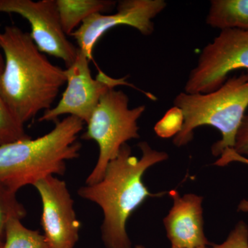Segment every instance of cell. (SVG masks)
Returning <instances> with one entry per match:
<instances>
[{
  "instance_id": "30bf717a",
  "label": "cell",
  "mask_w": 248,
  "mask_h": 248,
  "mask_svg": "<svg viewBox=\"0 0 248 248\" xmlns=\"http://www.w3.org/2000/svg\"><path fill=\"white\" fill-rule=\"evenodd\" d=\"M34 187L42 201L41 226L49 248H74L79 240L81 223L66 182L50 176Z\"/></svg>"
},
{
  "instance_id": "8992f818",
  "label": "cell",
  "mask_w": 248,
  "mask_h": 248,
  "mask_svg": "<svg viewBox=\"0 0 248 248\" xmlns=\"http://www.w3.org/2000/svg\"><path fill=\"white\" fill-rule=\"evenodd\" d=\"M237 70L248 72V30H222L202 50L184 92H213L224 84L230 73Z\"/></svg>"
},
{
  "instance_id": "7402d4cb",
  "label": "cell",
  "mask_w": 248,
  "mask_h": 248,
  "mask_svg": "<svg viewBox=\"0 0 248 248\" xmlns=\"http://www.w3.org/2000/svg\"><path fill=\"white\" fill-rule=\"evenodd\" d=\"M134 248H146L143 246H141V245H139V246H135Z\"/></svg>"
},
{
  "instance_id": "603a6c76",
  "label": "cell",
  "mask_w": 248,
  "mask_h": 248,
  "mask_svg": "<svg viewBox=\"0 0 248 248\" xmlns=\"http://www.w3.org/2000/svg\"><path fill=\"white\" fill-rule=\"evenodd\" d=\"M208 248L206 247V248Z\"/></svg>"
},
{
  "instance_id": "d6986e66",
  "label": "cell",
  "mask_w": 248,
  "mask_h": 248,
  "mask_svg": "<svg viewBox=\"0 0 248 248\" xmlns=\"http://www.w3.org/2000/svg\"><path fill=\"white\" fill-rule=\"evenodd\" d=\"M232 162H239L248 165V159L244 157L242 155L237 154L234 150L230 148L226 150L220 156L219 159L217 160L215 165L218 166H226ZM237 210L241 213H248V200H241L238 205Z\"/></svg>"
},
{
  "instance_id": "ac0fdd59",
  "label": "cell",
  "mask_w": 248,
  "mask_h": 248,
  "mask_svg": "<svg viewBox=\"0 0 248 248\" xmlns=\"http://www.w3.org/2000/svg\"><path fill=\"white\" fill-rule=\"evenodd\" d=\"M208 248H248V226L244 221L236 223L224 242Z\"/></svg>"
},
{
  "instance_id": "7a4b0ae2",
  "label": "cell",
  "mask_w": 248,
  "mask_h": 248,
  "mask_svg": "<svg viewBox=\"0 0 248 248\" xmlns=\"http://www.w3.org/2000/svg\"><path fill=\"white\" fill-rule=\"evenodd\" d=\"M0 48L4 54L0 94L13 115L24 124L41 111L52 108L66 83V73L49 61L29 32L16 26L0 32Z\"/></svg>"
},
{
  "instance_id": "5bb4252c",
  "label": "cell",
  "mask_w": 248,
  "mask_h": 248,
  "mask_svg": "<svg viewBox=\"0 0 248 248\" xmlns=\"http://www.w3.org/2000/svg\"><path fill=\"white\" fill-rule=\"evenodd\" d=\"M21 221L13 218L8 223L3 248H49L45 235L26 228Z\"/></svg>"
},
{
  "instance_id": "9c48e42d",
  "label": "cell",
  "mask_w": 248,
  "mask_h": 248,
  "mask_svg": "<svg viewBox=\"0 0 248 248\" xmlns=\"http://www.w3.org/2000/svg\"><path fill=\"white\" fill-rule=\"evenodd\" d=\"M166 6L167 3L164 0L120 1L115 14H93L70 36L74 37L78 48L91 61L95 45L112 28L128 26L137 29L143 35H151L155 31L153 19Z\"/></svg>"
},
{
  "instance_id": "277c9868",
  "label": "cell",
  "mask_w": 248,
  "mask_h": 248,
  "mask_svg": "<svg viewBox=\"0 0 248 248\" xmlns=\"http://www.w3.org/2000/svg\"><path fill=\"white\" fill-rule=\"evenodd\" d=\"M174 107L182 111L184 124L173 143L183 147L192 141L195 129L202 125L217 128L221 135L214 143L212 154L221 156L234 146L236 133L248 108V72L229 78L213 92L187 94L179 93Z\"/></svg>"
},
{
  "instance_id": "e0dca14e",
  "label": "cell",
  "mask_w": 248,
  "mask_h": 248,
  "mask_svg": "<svg viewBox=\"0 0 248 248\" xmlns=\"http://www.w3.org/2000/svg\"><path fill=\"white\" fill-rule=\"evenodd\" d=\"M184 117L182 111L174 107L156 124L155 131L160 138H170L177 135L182 130Z\"/></svg>"
},
{
  "instance_id": "9a60e30c",
  "label": "cell",
  "mask_w": 248,
  "mask_h": 248,
  "mask_svg": "<svg viewBox=\"0 0 248 248\" xmlns=\"http://www.w3.org/2000/svg\"><path fill=\"white\" fill-rule=\"evenodd\" d=\"M4 66V58L0 53V74ZM24 125L13 115L0 94V146L31 138Z\"/></svg>"
},
{
  "instance_id": "5b68a950",
  "label": "cell",
  "mask_w": 248,
  "mask_h": 248,
  "mask_svg": "<svg viewBox=\"0 0 248 248\" xmlns=\"http://www.w3.org/2000/svg\"><path fill=\"white\" fill-rule=\"evenodd\" d=\"M146 108L142 105L130 109L128 95L115 89L109 90L101 97L81 135L82 140L95 141L99 148L97 163L86 184L99 182L122 147L127 141L140 138L138 122Z\"/></svg>"
},
{
  "instance_id": "8fae6325",
  "label": "cell",
  "mask_w": 248,
  "mask_h": 248,
  "mask_svg": "<svg viewBox=\"0 0 248 248\" xmlns=\"http://www.w3.org/2000/svg\"><path fill=\"white\" fill-rule=\"evenodd\" d=\"M172 208L164 218V225L172 248H197L210 246L204 233L203 197L195 194L179 195L169 191Z\"/></svg>"
},
{
  "instance_id": "ffe728a7",
  "label": "cell",
  "mask_w": 248,
  "mask_h": 248,
  "mask_svg": "<svg viewBox=\"0 0 248 248\" xmlns=\"http://www.w3.org/2000/svg\"><path fill=\"white\" fill-rule=\"evenodd\" d=\"M237 154L248 155V114L245 115L244 120L236 133L234 148Z\"/></svg>"
},
{
  "instance_id": "2e32d148",
  "label": "cell",
  "mask_w": 248,
  "mask_h": 248,
  "mask_svg": "<svg viewBox=\"0 0 248 248\" xmlns=\"http://www.w3.org/2000/svg\"><path fill=\"white\" fill-rule=\"evenodd\" d=\"M17 192L4 184H0V240L4 241L8 223L13 218L22 220L27 215V210L17 200Z\"/></svg>"
},
{
  "instance_id": "7c38bea8",
  "label": "cell",
  "mask_w": 248,
  "mask_h": 248,
  "mask_svg": "<svg viewBox=\"0 0 248 248\" xmlns=\"http://www.w3.org/2000/svg\"><path fill=\"white\" fill-rule=\"evenodd\" d=\"M62 29L71 35L85 19L94 14L110 12L117 1L112 0H56Z\"/></svg>"
},
{
  "instance_id": "3957f363",
  "label": "cell",
  "mask_w": 248,
  "mask_h": 248,
  "mask_svg": "<svg viewBox=\"0 0 248 248\" xmlns=\"http://www.w3.org/2000/svg\"><path fill=\"white\" fill-rule=\"evenodd\" d=\"M84 124L68 116L56 121L53 130L40 138L0 146V184L17 192L45 178L63 175L67 161L79 156L81 144L78 138Z\"/></svg>"
},
{
  "instance_id": "ba28073f",
  "label": "cell",
  "mask_w": 248,
  "mask_h": 248,
  "mask_svg": "<svg viewBox=\"0 0 248 248\" xmlns=\"http://www.w3.org/2000/svg\"><path fill=\"white\" fill-rule=\"evenodd\" d=\"M16 14L30 24L31 38L44 54L61 59L68 68L76 61L79 48L62 29L56 0H0V14Z\"/></svg>"
},
{
  "instance_id": "44dd1931",
  "label": "cell",
  "mask_w": 248,
  "mask_h": 248,
  "mask_svg": "<svg viewBox=\"0 0 248 248\" xmlns=\"http://www.w3.org/2000/svg\"><path fill=\"white\" fill-rule=\"evenodd\" d=\"M3 244H4V241L0 240V248H3Z\"/></svg>"
},
{
  "instance_id": "6da1fadb",
  "label": "cell",
  "mask_w": 248,
  "mask_h": 248,
  "mask_svg": "<svg viewBox=\"0 0 248 248\" xmlns=\"http://www.w3.org/2000/svg\"><path fill=\"white\" fill-rule=\"evenodd\" d=\"M138 146L141 157L132 155L131 148L125 143L108 165L102 179L78 190L80 197L102 209V239L107 248H132L126 231L128 218L147 199L169 194L151 193L143 182L145 172L169 159V155L153 149L146 141L140 142Z\"/></svg>"
},
{
  "instance_id": "4fadbf2b",
  "label": "cell",
  "mask_w": 248,
  "mask_h": 248,
  "mask_svg": "<svg viewBox=\"0 0 248 248\" xmlns=\"http://www.w3.org/2000/svg\"><path fill=\"white\" fill-rule=\"evenodd\" d=\"M206 23L221 31L248 30V0H212Z\"/></svg>"
},
{
  "instance_id": "52a82bcc",
  "label": "cell",
  "mask_w": 248,
  "mask_h": 248,
  "mask_svg": "<svg viewBox=\"0 0 248 248\" xmlns=\"http://www.w3.org/2000/svg\"><path fill=\"white\" fill-rule=\"evenodd\" d=\"M89 59L78 50L76 61L65 70L67 79L66 91L55 107L45 111L39 122H56L60 116L78 117L87 123L99 99L109 90L119 85H128L126 78L114 79L99 71L93 79L89 67Z\"/></svg>"
}]
</instances>
